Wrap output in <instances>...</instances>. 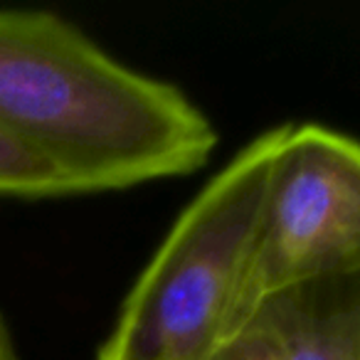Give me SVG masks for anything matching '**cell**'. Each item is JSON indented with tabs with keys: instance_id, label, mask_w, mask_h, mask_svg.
<instances>
[{
	"instance_id": "1",
	"label": "cell",
	"mask_w": 360,
	"mask_h": 360,
	"mask_svg": "<svg viewBox=\"0 0 360 360\" xmlns=\"http://www.w3.org/2000/svg\"><path fill=\"white\" fill-rule=\"evenodd\" d=\"M0 134L52 165L70 195L195 173L217 146L178 86L47 11H0Z\"/></svg>"
},
{
	"instance_id": "2",
	"label": "cell",
	"mask_w": 360,
	"mask_h": 360,
	"mask_svg": "<svg viewBox=\"0 0 360 360\" xmlns=\"http://www.w3.org/2000/svg\"><path fill=\"white\" fill-rule=\"evenodd\" d=\"M286 126L240 150L180 212L96 360H207L250 316L266 188Z\"/></svg>"
},
{
	"instance_id": "3",
	"label": "cell",
	"mask_w": 360,
	"mask_h": 360,
	"mask_svg": "<svg viewBox=\"0 0 360 360\" xmlns=\"http://www.w3.org/2000/svg\"><path fill=\"white\" fill-rule=\"evenodd\" d=\"M355 266L360 143L326 126L286 124L252 262L250 316L274 294Z\"/></svg>"
},
{
	"instance_id": "4",
	"label": "cell",
	"mask_w": 360,
	"mask_h": 360,
	"mask_svg": "<svg viewBox=\"0 0 360 360\" xmlns=\"http://www.w3.org/2000/svg\"><path fill=\"white\" fill-rule=\"evenodd\" d=\"M250 319L269 328L281 360H360V266L274 294Z\"/></svg>"
},
{
	"instance_id": "5",
	"label": "cell",
	"mask_w": 360,
	"mask_h": 360,
	"mask_svg": "<svg viewBox=\"0 0 360 360\" xmlns=\"http://www.w3.org/2000/svg\"><path fill=\"white\" fill-rule=\"evenodd\" d=\"M62 195H70V191L60 173L0 134V198L42 200Z\"/></svg>"
},
{
	"instance_id": "6",
	"label": "cell",
	"mask_w": 360,
	"mask_h": 360,
	"mask_svg": "<svg viewBox=\"0 0 360 360\" xmlns=\"http://www.w3.org/2000/svg\"><path fill=\"white\" fill-rule=\"evenodd\" d=\"M207 360H281L274 335L262 321L250 319Z\"/></svg>"
},
{
	"instance_id": "7",
	"label": "cell",
	"mask_w": 360,
	"mask_h": 360,
	"mask_svg": "<svg viewBox=\"0 0 360 360\" xmlns=\"http://www.w3.org/2000/svg\"><path fill=\"white\" fill-rule=\"evenodd\" d=\"M0 360H18V353H15V348H13L11 333H8L3 319H0Z\"/></svg>"
}]
</instances>
